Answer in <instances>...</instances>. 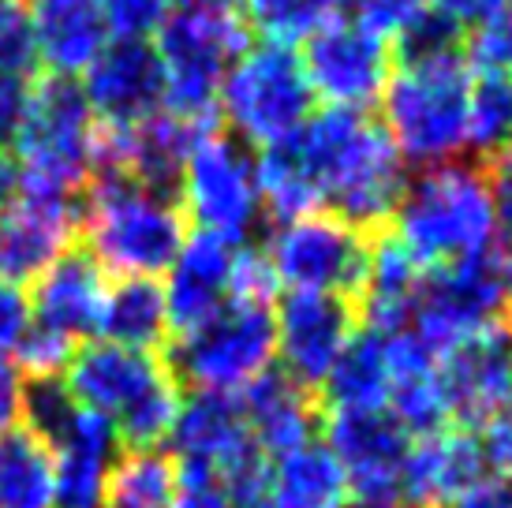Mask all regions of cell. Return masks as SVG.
Returning a JSON list of instances; mask_svg holds the SVG:
<instances>
[{
	"label": "cell",
	"mask_w": 512,
	"mask_h": 508,
	"mask_svg": "<svg viewBox=\"0 0 512 508\" xmlns=\"http://www.w3.org/2000/svg\"><path fill=\"white\" fill-rule=\"evenodd\" d=\"M288 146L322 213L341 217L359 232L393 217L408 184V161L370 113L314 109Z\"/></svg>",
	"instance_id": "obj_1"
},
{
	"label": "cell",
	"mask_w": 512,
	"mask_h": 508,
	"mask_svg": "<svg viewBox=\"0 0 512 508\" xmlns=\"http://www.w3.org/2000/svg\"><path fill=\"white\" fill-rule=\"evenodd\" d=\"M471 83L475 71L453 45V34H441L400 53L378 98V124L408 165L430 169L468 154Z\"/></svg>",
	"instance_id": "obj_2"
},
{
	"label": "cell",
	"mask_w": 512,
	"mask_h": 508,
	"mask_svg": "<svg viewBox=\"0 0 512 508\" xmlns=\"http://www.w3.org/2000/svg\"><path fill=\"white\" fill-rule=\"evenodd\" d=\"M60 381L79 408L113 430L120 449H161L184 404V385L165 355L98 337L75 348Z\"/></svg>",
	"instance_id": "obj_3"
},
{
	"label": "cell",
	"mask_w": 512,
	"mask_h": 508,
	"mask_svg": "<svg viewBox=\"0 0 512 508\" xmlns=\"http://www.w3.org/2000/svg\"><path fill=\"white\" fill-rule=\"evenodd\" d=\"M187 232L191 225L172 191L139 184L116 172H101L86 187L79 236L86 240V254L113 281L120 277L161 281V273L184 247Z\"/></svg>",
	"instance_id": "obj_4"
},
{
	"label": "cell",
	"mask_w": 512,
	"mask_h": 508,
	"mask_svg": "<svg viewBox=\"0 0 512 508\" xmlns=\"http://www.w3.org/2000/svg\"><path fill=\"white\" fill-rule=\"evenodd\" d=\"M15 191L75 198L101 176V124L75 79L49 75L30 86L8 139Z\"/></svg>",
	"instance_id": "obj_5"
},
{
	"label": "cell",
	"mask_w": 512,
	"mask_h": 508,
	"mask_svg": "<svg viewBox=\"0 0 512 508\" xmlns=\"http://www.w3.org/2000/svg\"><path fill=\"white\" fill-rule=\"evenodd\" d=\"M389 221H393V236L427 269L464 262L501 247L486 176L464 157L408 176Z\"/></svg>",
	"instance_id": "obj_6"
},
{
	"label": "cell",
	"mask_w": 512,
	"mask_h": 508,
	"mask_svg": "<svg viewBox=\"0 0 512 508\" xmlns=\"http://www.w3.org/2000/svg\"><path fill=\"white\" fill-rule=\"evenodd\" d=\"M240 0H172L154 34L165 75V109L199 127L217 124V90L232 60L247 49Z\"/></svg>",
	"instance_id": "obj_7"
},
{
	"label": "cell",
	"mask_w": 512,
	"mask_h": 508,
	"mask_svg": "<svg viewBox=\"0 0 512 508\" xmlns=\"http://www.w3.org/2000/svg\"><path fill=\"white\" fill-rule=\"evenodd\" d=\"M314 90L299 60V49L273 42L247 45L217 90V120L243 146H277L292 139L314 113Z\"/></svg>",
	"instance_id": "obj_8"
},
{
	"label": "cell",
	"mask_w": 512,
	"mask_h": 508,
	"mask_svg": "<svg viewBox=\"0 0 512 508\" xmlns=\"http://www.w3.org/2000/svg\"><path fill=\"white\" fill-rule=\"evenodd\" d=\"M172 374L187 393L243 396L277 370L273 303H228L172 340Z\"/></svg>",
	"instance_id": "obj_9"
},
{
	"label": "cell",
	"mask_w": 512,
	"mask_h": 508,
	"mask_svg": "<svg viewBox=\"0 0 512 508\" xmlns=\"http://www.w3.org/2000/svg\"><path fill=\"white\" fill-rule=\"evenodd\" d=\"M169 456L180 479H202L225 486L243 508L266 475V456L258 452L240 396L184 393L180 415L169 430Z\"/></svg>",
	"instance_id": "obj_10"
},
{
	"label": "cell",
	"mask_w": 512,
	"mask_h": 508,
	"mask_svg": "<svg viewBox=\"0 0 512 508\" xmlns=\"http://www.w3.org/2000/svg\"><path fill=\"white\" fill-rule=\"evenodd\" d=\"M172 195L195 232H210L232 243H247V236L266 217L255 150L217 127L195 139Z\"/></svg>",
	"instance_id": "obj_11"
},
{
	"label": "cell",
	"mask_w": 512,
	"mask_h": 508,
	"mask_svg": "<svg viewBox=\"0 0 512 508\" xmlns=\"http://www.w3.org/2000/svg\"><path fill=\"white\" fill-rule=\"evenodd\" d=\"M281 292H326L356 296L367 269V232L333 213H303L273 221L266 243L258 247Z\"/></svg>",
	"instance_id": "obj_12"
},
{
	"label": "cell",
	"mask_w": 512,
	"mask_h": 508,
	"mask_svg": "<svg viewBox=\"0 0 512 508\" xmlns=\"http://www.w3.org/2000/svg\"><path fill=\"white\" fill-rule=\"evenodd\" d=\"M505 251H486L464 262L434 266L423 277L412 311L415 337L434 352H449L456 344L494 333L505 311Z\"/></svg>",
	"instance_id": "obj_13"
},
{
	"label": "cell",
	"mask_w": 512,
	"mask_h": 508,
	"mask_svg": "<svg viewBox=\"0 0 512 508\" xmlns=\"http://www.w3.org/2000/svg\"><path fill=\"white\" fill-rule=\"evenodd\" d=\"M299 60L314 90V101H322V109L367 113L382 98L397 53L344 12L299 45Z\"/></svg>",
	"instance_id": "obj_14"
},
{
	"label": "cell",
	"mask_w": 512,
	"mask_h": 508,
	"mask_svg": "<svg viewBox=\"0 0 512 508\" xmlns=\"http://www.w3.org/2000/svg\"><path fill=\"white\" fill-rule=\"evenodd\" d=\"M359 333V314L348 296L285 292L273 307L277 370L303 389H322L344 348Z\"/></svg>",
	"instance_id": "obj_15"
},
{
	"label": "cell",
	"mask_w": 512,
	"mask_h": 508,
	"mask_svg": "<svg viewBox=\"0 0 512 508\" xmlns=\"http://www.w3.org/2000/svg\"><path fill=\"white\" fill-rule=\"evenodd\" d=\"M318 434L341 464L356 505H400V471L412 438L389 411H329Z\"/></svg>",
	"instance_id": "obj_16"
},
{
	"label": "cell",
	"mask_w": 512,
	"mask_h": 508,
	"mask_svg": "<svg viewBox=\"0 0 512 508\" xmlns=\"http://www.w3.org/2000/svg\"><path fill=\"white\" fill-rule=\"evenodd\" d=\"M75 240L79 210L72 198L15 191L0 202V281L30 288L53 262L72 254Z\"/></svg>",
	"instance_id": "obj_17"
},
{
	"label": "cell",
	"mask_w": 512,
	"mask_h": 508,
	"mask_svg": "<svg viewBox=\"0 0 512 508\" xmlns=\"http://www.w3.org/2000/svg\"><path fill=\"white\" fill-rule=\"evenodd\" d=\"M75 83L101 127H131L165 109V75L154 42L113 38Z\"/></svg>",
	"instance_id": "obj_18"
},
{
	"label": "cell",
	"mask_w": 512,
	"mask_h": 508,
	"mask_svg": "<svg viewBox=\"0 0 512 508\" xmlns=\"http://www.w3.org/2000/svg\"><path fill=\"white\" fill-rule=\"evenodd\" d=\"M243 243L221 240L210 232H187L184 247L176 251L172 266L161 273V292L169 307L172 337L214 318L221 307L232 303L236 284V262Z\"/></svg>",
	"instance_id": "obj_19"
},
{
	"label": "cell",
	"mask_w": 512,
	"mask_h": 508,
	"mask_svg": "<svg viewBox=\"0 0 512 508\" xmlns=\"http://www.w3.org/2000/svg\"><path fill=\"white\" fill-rule=\"evenodd\" d=\"M202 131L210 127L191 124L169 109H157L131 127H101V172L172 191Z\"/></svg>",
	"instance_id": "obj_20"
},
{
	"label": "cell",
	"mask_w": 512,
	"mask_h": 508,
	"mask_svg": "<svg viewBox=\"0 0 512 508\" xmlns=\"http://www.w3.org/2000/svg\"><path fill=\"white\" fill-rule=\"evenodd\" d=\"M490 475L483 464L479 438L468 426H445L412 438L400 471V505L404 508H449L456 497Z\"/></svg>",
	"instance_id": "obj_21"
},
{
	"label": "cell",
	"mask_w": 512,
	"mask_h": 508,
	"mask_svg": "<svg viewBox=\"0 0 512 508\" xmlns=\"http://www.w3.org/2000/svg\"><path fill=\"white\" fill-rule=\"evenodd\" d=\"M34 60L60 79H79L113 42L105 0H19Z\"/></svg>",
	"instance_id": "obj_22"
},
{
	"label": "cell",
	"mask_w": 512,
	"mask_h": 508,
	"mask_svg": "<svg viewBox=\"0 0 512 508\" xmlns=\"http://www.w3.org/2000/svg\"><path fill=\"white\" fill-rule=\"evenodd\" d=\"M105 292H109V277L90 254H64L27 288L30 325L72 340L79 348L90 337H98Z\"/></svg>",
	"instance_id": "obj_23"
},
{
	"label": "cell",
	"mask_w": 512,
	"mask_h": 508,
	"mask_svg": "<svg viewBox=\"0 0 512 508\" xmlns=\"http://www.w3.org/2000/svg\"><path fill=\"white\" fill-rule=\"evenodd\" d=\"M57 471V508H105L109 475L120 456V441L98 415L75 404V411L45 438Z\"/></svg>",
	"instance_id": "obj_24"
},
{
	"label": "cell",
	"mask_w": 512,
	"mask_h": 508,
	"mask_svg": "<svg viewBox=\"0 0 512 508\" xmlns=\"http://www.w3.org/2000/svg\"><path fill=\"white\" fill-rule=\"evenodd\" d=\"M438 370L456 426L486 423L505 400H512V355L501 329L441 352Z\"/></svg>",
	"instance_id": "obj_25"
},
{
	"label": "cell",
	"mask_w": 512,
	"mask_h": 508,
	"mask_svg": "<svg viewBox=\"0 0 512 508\" xmlns=\"http://www.w3.org/2000/svg\"><path fill=\"white\" fill-rule=\"evenodd\" d=\"M389 337V363H393V389H389V415L404 426L408 438H423L453 423V411L441 389L438 352L415 337L412 329L385 333Z\"/></svg>",
	"instance_id": "obj_26"
},
{
	"label": "cell",
	"mask_w": 512,
	"mask_h": 508,
	"mask_svg": "<svg viewBox=\"0 0 512 508\" xmlns=\"http://www.w3.org/2000/svg\"><path fill=\"white\" fill-rule=\"evenodd\" d=\"M423 277H427V266L393 232H385L382 240L370 243L367 269H363L356 288L363 329H374V333L408 329Z\"/></svg>",
	"instance_id": "obj_27"
},
{
	"label": "cell",
	"mask_w": 512,
	"mask_h": 508,
	"mask_svg": "<svg viewBox=\"0 0 512 508\" xmlns=\"http://www.w3.org/2000/svg\"><path fill=\"white\" fill-rule=\"evenodd\" d=\"M251 438H255L258 452L266 460L288 456V452L303 449L318 441V408L311 400V389L296 385L292 378H285L281 370H270L266 378H258L247 393L240 396Z\"/></svg>",
	"instance_id": "obj_28"
},
{
	"label": "cell",
	"mask_w": 512,
	"mask_h": 508,
	"mask_svg": "<svg viewBox=\"0 0 512 508\" xmlns=\"http://www.w3.org/2000/svg\"><path fill=\"white\" fill-rule=\"evenodd\" d=\"M247 508H352L341 464L322 438L266 464L262 486Z\"/></svg>",
	"instance_id": "obj_29"
},
{
	"label": "cell",
	"mask_w": 512,
	"mask_h": 508,
	"mask_svg": "<svg viewBox=\"0 0 512 508\" xmlns=\"http://www.w3.org/2000/svg\"><path fill=\"white\" fill-rule=\"evenodd\" d=\"M169 337L172 325L161 281H150V277L109 281V292H105L98 318V340L139 348V352H157Z\"/></svg>",
	"instance_id": "obj_30"
},
{
	"label": "cell",
	"mask_w": 512,
	"mask_h": 508,
	"mask_svg": "<svg viewBox=\"0 0 512 508\" xmlns=\"http://www.w3.org/2000/svg\"><path fill=\"white\" fill-rule=\"evenodd\" d=\"M389 389H393V363H389V337L363 329L352 337L322 381L329 411H385L389 408Z\"/></svg>",
	"instance_id": "obj_31"
},
{
	"label": "cell",
	"mask_w": 512,
	"mask_h": 508,
	"mask_svg": "<svg viewBox=\"0 0 512 508\" xmlns=\"http://www.w3.org/2000/svg\"><path fill=\"white\" fill-rule=\"evenodd\" d=\"M0 508H57L53 452L27 426L0 434Z\"/></svg>",
	"instance_id": "obj_32"
},
{
	"label": "cell",
	"mask_w": 512,
	"mask_h": 508,
	"mask_svg": "<svg viewBox=\"0 0 512 508\" xmlns=\"http://www.w3.org/2000/svg\"><path fill=\"white\" fill-rule=\"evenodd\" d=\"M180 490V467L165 449H120L109 475L105 508H169Z\"/></svg>",
	"instance_id": "obj_33"
},
{
	"label": "cell",
	"mask_w": 512,
	"mask_h": 508,
	"mask_svg": "<svg viewBox=\"0 0 512 508\" xmlns=\"http://www.w3.org/2000/svg\"><path fill=\"white\" fill-rule=\"evenodd\" d=\"M348 12V0H240L247 30L262 34V42L296 49L314 30Z\"/></svg>",
	"instance_id": "obj_34"
},
{
	"label": "cell",
	"mask_w": 512,
	"mask_h": 508,
	"mask_svg": "<svg viewBox=\"0 0 512 508\" xmlns=\"http://www.w3.org/2000/svg\"><path fill=\"white\" fill-rule=\"evenodd\" d=\"M348 15L363 23L370 34H378L393 53L415 49V45L441 38L449 30H441L430 19L423 0H348Z\"/></svg>",
	"instance_id": "obj_35"
},
{
	"label": "cell",
	"mask_w": 512,
	"mask_h": 508,
	"mask_svg": "<svg viewBox=\"0 0 512 508\" xmlns=\"http://www.w3.org/2000/svg\"><path fill=\"white\" fill-rule=\"evenodd\" d=\"M512 142V79L475 75L468 98V154H498Z\"/></svg>",
	"instance_id": "obj_36"
},
{
	"label": "cell",
	"mask_w": 512,
	"mask_h": 508,
	"mask_svg": "<svg viewBox=\"0 0 512 508\" xmlns=\"http://www.w3.org/2000/svg\"><path fill=\"white\" fill-rule=\"evenodd\" d=\"M468 53L464 60L475 75H501L512 79V0H501L479 27L468 30Z\"/></svg>",
	"instance_id": "obj_37"
},
{
	"label": "cell",
	"mask_w": 512,
	"mask_h": 508,
	"mask_svg": "<svg viewBox=\"0 0 512 508\" xmlns=\"http://www.w3.org/2000/svg\"><path fill=\"white\" fill-rule=\"evenodd\" d=\"M34 45L19 0H0V83H30L34 79Z\"/></svg>",
	"instance_id": "obj_38"
},
{
	"label": "cell",
	"mask_w": 512,
	"mask_h": 508,
	"mask_svg": "<svg viewBox=\"0 0 512 508\" xmlns=\"http://www.w3.org/2000/svg\"><path fill=\"white\" fill-rule=\"evenodd\" d=\"M169 12L172 0H105V15H109L113 38L154 42V34L169 19Z\"/></svg>",
	"instance_id": "obj_39"
},
{
	"label": "cell",
	"mask_w": 512,
	"mask_h": 508,
	"mask_svg": "<svg viewBox=\"0 0 512 508\" xmlns=\"http://www.w3.org/2000/svg\"><path fill=\"white\" fill-rule=\"evenodd\" d=\"M479 449L490 475L512 482V400H505L486 423H479Z\"/></svg>",
	"instance_id": "obj_40"
},
{
	"label": "cell",
	"mask_w": 512,
	"mask_h": 508,
	"mask_svg": "<svg viewBox=\"0 0 512 508\" xmlns=\"http://www.w3.org/2000/svg\"><path fill=\"white\" fill-rule=\"evenodd\" d=\"M483 176L486 191H490V206H494V221H498V236L512 240V142L498 154H490Z\"/></svg>",
	"instance_id": "obj_41"
},
{
	"label": "cell",
	"mask_w": 512,
	"mask_h": 508,
	"mask_svg": "<svg viewBox=\"0 0 512 508\" xmlns=\"http://www.w3.org/2000/svg\"><path fill=\"white\" fill-rule=\"evenodd\" d=\"M30 329V296L27 288L0 281V355H15Z\"/></svg>",
	"instance_id": "obj_42"
},
{
	"label": "cell",
	"mask_w": 512,
	"mask_h": 508,
	"mask_svg": "<svg viewBox=\"0 0 512 508\" xmlns=\"http://www.w3.org/2000/svg\"><path fill=\"white\" fill-rule=\"evenodd\" d=\"M427 4L430 19L438 23L441 30H471L479 27L486 15L498 8L501 0H423Z\"/></svg>",
	"instance_id": "obj_43"
},
{
	"label": "cell",
	"mask_w": 512,
	"mask_h": 508,
	"mask_svg": "<svg viewBox=\"0 0 512 508\" xmlns=\"http://www.w3.org/2000/svg\"><path fill=\"white\" fill-rule=\"evenodd\" d=\"M23 404H27V378L15 367L12 355H0V434L23 426Z\"/></svg>",
	"instance_id": "obj_44"
},
{
	"label": "cell",
	"mask_w": 512,
	"mask_h": 508,
	"mask_svg": "<svg viewBox=\"0 0 512 508\" xmlns=\"http://www.w3.org/2000/svg\"><path fill=\"white\" fill-rule=\"evenodd\" d=\"M169 508H243L225 486L202 479H180V490L172 497Z\"/></svg>",
	"instance_id": "obj_45"
},
{
	"label": "cell",
	"mask_w": 512,
	"mask_h": 508,
	"mask_svg": "<svg viewBox=\"0 0 512 508\" xmlns=\"http://www.w3.org/2000/svg\"><path fill=\"white\" fill-rule=\"evenodd\" d=\"M449 508H512V482L498 475H483L471 490L456 497Z\"/></svg>",
	"instance_id": "obj_46"
},
{
	"label": "cell",
	"mask_w": 512,
	"mask_h": 508,
	"mask_svg": "<svg viewBox=\"0 0 512 508\" xmlns=\"http://www.w3.org/2000/svg\"><path fill=\"white\" fill-rule=\"evenodd\" d=\"M505 311H512V254H505Z\"/></svg>",
	"instance_id": "obj_47"
},
{
	"label": "cell",
	"mask_w": 512,
	"mask_h": 508,
	"mask_svg": "<svg viewBox=\"0 0 512 508\" xmlns=\"http://www.w3.org/2000/svg\"><path fill=\"white\" fill-rule=\"evenodd\" d=\"M352 508H404V505H352Z\"/></svg>",
	"instance_id": "obj_48"
},
{
	"label": "cell",
	"mask_w": 512,
	"mask_h": 508,
	"mask_svg": "<svg viewBox=\"0 0 512 508\" xmlns=\"http://www.w3.org/2000/svg\"><path fill=\"white\" fill-rule=\"evenodd\" d=\"M509 355H512V337H509Z\"/></svg>",
	"instance_id": "obj_49"
}]
</instances>
